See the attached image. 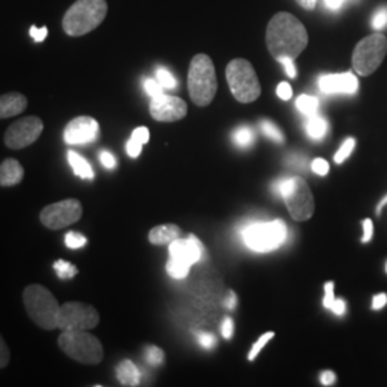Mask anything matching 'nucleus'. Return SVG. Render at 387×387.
Listing matches in <instances>:
<instances>
[{
  "label": "nucleus",
  "instance_id": "1",
  "mask_svg": "<svg viewBox=\"0 0 387 387\" xmlns=\"http://www.w3.org/2000/svg\"><path fill=\"white\" fill-rule=\"evenodd\" d=\"M266 42L270 53L275 59H296L307 48L308 34L304 25L296 16L280 12L268 22Z\"/></svg>",
  "mask_w": 387,
  "mask_h": 387
},
{
  "label": "nucleus",
  "instance_id": "2",
  "mask_svg": "<svg viewBox=\"0 0 387 387\" xmlns=\"http://www.w3.org/2000/svg\"><path fill=\"white\" fill-rule=\"evenodd\" d=\"M106 12V0H77L63 16V30L68 36L86 34L103 22Z\"/></svg>",
  "mask_w": 387,
  "mask_h": 387
},
{
  "label": "nucleus",
  "instance_id": "3",
  "mask_svg": "<svg viewBox=\"0 0 387 387\" xmlns=\"http://www.w3.org/2000/svg\"><path fill=\"white\" fill-rule=\"evenodd\" d=\"M272 191L283 197L294 221H307L315 214V198H312L307 182L303 178H280L277 182L272 183Z\"/></svg>",
  "mask_w": 387,
  "mask_h": 387
},
{
  "label": "nucleus",
  "instance_id": "4",
  "mask_svg": "<svg viewBox=\"0 0 387 387\" xmlns=\"http://www.w3.org/2000/svg\"><path fill=\"white\" fill-rule=\"evenodd\" d=\"M218 89L215 68L206 53H198L192 58L188 70V90L197 106H208L215 98Z\"/></svg>",
  "mask_w": 387,
  "mask_h": 387
},
{
  "label": "nucleus",
  "instance_id": "5",
  "mask_svg": "<svg viewBox=\"0 0 387 387\" xmlns=\"http://www.w3.org/2000/svg\"><path fill=\"white\" fill-rule=\"evenodd\" d=\"M23 304L34 324L43 330L58 328L61 306L46 287L41 284L28 286L23 291Z\"/></svg>",
  "mask_w": 387,
  "mask_h": 387
},
{
  "label": "nucleus",
  "instance_id": "6",
  "mask_svg": "<svg viewBox=\"0 0 387 387\" xmlns=\"http://www.w3.org/2000/svg\"><path fill=\"white\" fill-rule=\"evenodd\" d=\"M58 343L66 356L82 364L95 366L103 359L102 343L88 331H62Z\"/></svg>",
  "mask_w": 387,
  "mask_h": 387
},
{
  "label": "nucleus",
  "instance_id": "7",
  "mask_svg": "<svg viewBox=\"0 0 387 387\" xmlns=\"http://www.w3.org/2000/svg\"><path fill=\"white\" fill-rule=\"evenodd\" d=\"M232 97L241 103H251L261 95V85L252 65L246 59H232L226 69Z\"/></svg>",
  "mask_w": 387,
  "mask_h": 387
},
{
  "label": "nucleus",
  "instance_id": "8",
  "mask_svg": "<svg viewBox=\"0 0 387 387\" xmlns=\"http://www.w3.org/2000/svg\"><path fill=\"white\" fill-rule=\"evenodd\" d=\"M244 244L255 252H270L277 250L287 239V226L281 219L252 223L243 232Z\"/></svg>",
  "mask_w": 387,
  "mask_h": 387
},
{
  "label": "nucleus",
  "instance_id": "9",
  "mask_svg": "<svg viewBox=\"0 0 387 387\" xmlns=\"http://www.w3.org/2000/svg\"><path fill=\"white\" fill-rule=\"evenodd\" d=\"M387 53V38L381 33L368 34L361 39L353 52V68L361 77L372 75L381 65Z\"/></svg>",
  "mask_w": 387,
  "mask_h": 387
},
{
  "label": "nucleus",
  "instance_id": "10",
  "mask_svg": "<svg viewBox=\"0 0 387 387\" xmlns=\"http://www.w3.org/2000/svg\"><path fill=\"white\" fill-rule=\"evenodd\" d=\"M99 324V312L89 304L70 301L61 306L58 328L62 331H88Z\"/></svg>",
  "mask_w": 387,
  "mask_h": 387
},
{
  "label": "nucleus",
  "instance_id": "11",
  "mask_svg": "<svg viewBox=\"0 0 387 387\" xmlns=\"http://www.w3.org/2000/svg\"><path fill=\"white\" fill-rule=\"evenodd\" d=\"M83 212L82 204L75 198H68L45 207L39 215L41 223L49 230H62L78 223Z\"/></svg>",
  "mask_w": 387,
  "mask_h": 387
},
{
  "label": "nucleus",
  "instance_id": "12",
  "mask_svg": "<svg viewBox=\"0 0 387 387\" xmlns=\"http://www.w3.org/2000/svg\"><path fill=\"white\" fill-rule=\"evenodd\" d=\"M43 132V122L38 117H26L9 126L5 143L10 150H22L32 145Z\"/></svg>",
  "mask_w": 387,
  "mask_h": 387
},
{
  "label": "nucleus",
  "instance_id": "13",
  "mask_svg": "<svg viewBox=\"0 0 387 387\" xmlns=\"http://www.w3.org/2000/svg\"><path fill=\"white\" fill-rule=\"evenodd\" d=\"M99 134L101 129L97 119L92 117H78L66 125L63 139L69 145H85L95 142Z\"/></svg>",
  "mask_w": 387,
  "mask_h": 387
},
{
  "label": "nucleus",
  "instance_id": "14",
  "mask_svg": "<svg viewBox=\"0 0 387 387\" xmlns=\"http://www.w3.org/2000/svg\"><path fill=\"white\" fill-rule=\"evenodd\" d=\"M150 112L155 121L159 122H175L182 119L188 112L186 101L172 95H159L152 98L150 103Z\"/></svg>",
  "mask_w": 387,
  "mask_h": 387
},
{
  "label": "nucleus",
  "instance_id": "15",
  "mask_svg": "<svg viewBox=\"0 0 387 387\" xmlns=\"http://www.w3.org/2000/svg\"><path fill=\"white\" fill-rule=\"evenodd\" d=\"M319 88L326 95H355L359 89V81L350 72L333 73V75H321L319 78Z\"/></svg>",
  "mask_w": 387,
  "mask_h": 387
},
{
  "label": "nucleus",
  "instance_id": "16",
  "mask_svg": "<svg viewBox=\"0 0 387 387\" xmlns=\"http://www.w3.org/2000/svg\"><path fill=\"white\" fill-rule=\"evenodd\" d=\"M170 255L192 266L201 261L202 255H204V247L195 235H190L183 239L177 238L170 244Z\"/></svg>",
  "mask_w": 387,
  "mask_h": 387
},
{
  "label": "nucleus",
  "instance_id": "17",
  "mask_svg": "<svg viewBox=\"0 0 387 387\" xmlns=\"http://www.w3.org/2000/svg\"><path fill=\"white\" fill-rule=\"evenodd\" d=\"M28 106V99L19 92L5 94L0 98V118H12L14 115L22 114Z\"/></svg>",
  "mask_w": 387,
  "mask_h": 387
},
{
  "label": "nucleus",
  "instance_id": "18",
  "mask_svg": "<svg viewBox=\"0 0 387 387\" xmlns=\"http://www.w3.org/2000/svg\"><path fill=\"white\" fill-rule=\"evenodd\" d=\"M25 171L19 161L13 158L5 159L0 165V186L2 187H12L17 186L23 179Z\"/></svg>",
  "mask_w": 387,
  "mask_h": 387
},
{
  "label": "nucleus",
  "instance_id": "19",
  "mask_svg": "<svg viewBox=\"0 0 387 387\" xmlns=\"http://www.w3.org/2000/svg\"><path fill=\"white\" fill-rule=\"evenodd\" d=\"M181 235V228L175 224H162L158 227H154L150 234H148V239L150 243L154 246H165V244H171L172 241H175L177 238H179Z\"/></svg>",
  "mask_w": 387,
  "mask_h": 387
},
{
  "label": "nucleus",
  "instance_id": "20",
  "mask_svg": "<svg viewBox=\"0 0 387 387\" xmlns=\"http://www.w3.org/2000/svg\"><path fill=\"white\" fill-rule=\"evenodd\" d=\"M117 379L122 386H139L141 372L135 363H132L131 360H123L117 368Z\"/></svg>",
  "mask_w": 387,
  "mask_h": 387
},
{
  "label": "nucleus",
  "instance_id": "21",
  "mask_svg": "<svg viewBox=\"0 0 387 387\" xmlns=\"http://www.w3.org/2000/svg\"><path fill=\"white\" fill-rule=\"evenodd\" d=\"M68 162L70 165L72 171L75 172L79 178L90 179V181L95 178V174H94V170H92V167H90V163L83 157L77 154L75 151L68 152Z\"/></svg>",
  "mask_w": 387,
  "mask_h": 387
},
{
  "label": "nucleus",
  "instance_id": "22",
  "mask_svg": "<svg viewBox=\"0 0 387 387\" xmlns=\"http://www.w3.org/2000/svg\"><path fill=\"white\" fill-rule=\"evenodd\" d=\"M327 131H328V123L323 117L316 114V115H311L307 118L306 132L311 139H315V141L323 139L327 135Z\"/></svg>",
  "mask_w": 387,
  "mask_h": 387
},
{
  "label": "nucleus",
  "instance_id": "23",
  "mask_svg": "<svg viewBox=\"0 0 387 387\" xmlns=\"http://www.w3.org/2000/svg\"><path fill=\"white\" fill-rule=\"evenodd\" d=\"M167 272L171 275L172 279L175 280H182V279H186L187 275L190 274V268L191 266L186 261H182V260H178V258L175 257H170V260L167 263Z\"/></svg>",
  "mask_w": 387,
  "mask_h": 387
},
{
  "label": "nucleus",
  "instance_id": "24",
  "mask_svg": "<svg viewBox=\"0 0 387 387\" xmlns=\"http://www.w3.org/2000/svg\"><path fill=\"white\" fill-rule=\"evenodd\" d=\"M255 134L250 126H239L232 134V141L239 148H248L254 143Z\"/></svg>",
  "mask_w": 387,
  "mask_h": 387
},
{
  "label": "nucleus",
  "instance_id": "25",
  "mask_svg": "<svg viewBox=\"0 0 387 387\" xmlns=\"http://www.w3.org/2000/svg\"><path fill=\"white\" fill-rule=\"evenodd\" d=\"M319 105H320L319 99L316 97H311V95H300L296 101L297 109L306 117L316 115L317 110H319Z\"/></svg>",
  "mask_w": 387,
  "mask_h": 387
},
{
  "label": "nucleus",
  "instance_id": "26",
  "mask_svg": "<svg viewBox=\"0 0 387 387\" xmlns=\"http://www.w3.org/2000/svg\"><path fill=\"white\" fill-rule=\"evenodd\" d=\"M260 129L263 131V134L270 138L271 141L274 142H279V143H283L284 142V134L280 131L279 126L272 123L271 121L268 119H261L260 121Z\"/></svg>",
  "mask_w": 387,
  "mask_h": 387
},
{
  "label": "nucleus",
  "instance_id": "27",
  "mask_svg": "<svg viewBox=\"0 0 387 387\" xmlns=\"http://www.w3.org/2000/svg\"><path fill=\"white\" fill-rule=\"evenodd\" d=\"M155 79L162 85L163 89H167V90H172L178 85V82H177V79H175V77L172 75V73L168 69L161 68V66L157 68Z\"/></svg>",
  "mask_w": 387,
  "mask_h": 387
},
{
  "label": "nucleus",
  "instance_id": "28",
  "mask_svg": "<svg viewBox=\"0 0 387 387\" xmlns=\"http://www.w3.org/2000/svg\"><path fill=\"white\" fill-rule=\"evenodd\" d=\"M53 270L57 271L58 274V277L62 279V280H68V279H72V277H75V275L78 274V268L77 266H73L65 260H58L57 263L53 264Z\"/></svg>",
  "mask_w": 387,
  "mask_h": 387
},
{
  "label": "nucleus",
  "instance_id": "29",
  "mask_svg": "<svg viewBox=\"0 0 387 387\" xmlns=\"http://www.w3.org/2000/svg\"><path fill=\"white\" fill-rule=\"evenodd\" d=\"M143 355H145L146 363L151 364V366H159L165 359L163 352L157 346H146Z\"/></svg>",
  "mask_w": 387,
  "mask_h": 387
},
{
  "label": "nucleus",
  "instance_id": "30",
  "mask_svg": "<svg viewBox=\"0 0 387 387\" xmlns=\"http://www.w3.org/2000/svg\"><path fill=\"white\" fill-rule=\"evenodd\" d=\"M355 145H356V139L355 138H347L344 141V143L339 148V151L336 152L335 162L336 163H343L350 155H352V152L355 150Z\"/></svg>",
  "mask_w": 387,
  "mask_h": 387
},
{
  "label": "nucleus",
  "instance_id": "31",
  "mask_svg": "<svg viewBox=\"0 0 387 387\" xmlns=\"http://www.w3.org/2000/svg\"><path fill=\"white\" fill-rule=\"evenodd\" d=\"M65 244L68 248L70 250H77V248H82L86 244V237H83L81 232L77 231H70L65 235Z\"/></svg>",
  "mask_w": 387,
  "mask_h": 387
},
{
  "label": "nucleus",
  "instance_id": "32",
  "mask_svg": "<svg viewBox=\"0 0 387 387\" xmlns=\"http://www.w3.org/2000/svg\"><path fill=\"white\" fill-rule=\"evenodd\" d=\"M274 337V333L272 331H268V333H266V335H263L260 339H258L254 344H252V347H251V350H250V353H248V360L250 361H252L258 355H260V352L263 350V347L271 340Z\"/></svg>",
  "mask_w": 387,
  "mask_h": 387
},
{
  "label": "nucleus",
  "instance_id": "33",
  "mask_svg": "<svg viewBox=\"0 0 387 387\" xmlns=\"http://www.w3.org/2000/svg\"><path fill=\"white\" fill-rule=\"evenodd\" d=\"M143 89L151 98H157V97L162 95L163 90H165L157 79H151V78H146L143 81Z\"/></svg>",
  "mask_w": 387,
  "mask_h": 387
},
{
  "label": "nucleus",
  "instance_id": "34",
  "mask_svg": "<svg viewBox=\"0 0 387 387\" xmlns=\"http://www.w3.org/2000/svg\"><path fill=\"white\" fill-rule=\"evenodd\" d=\"M372 26L376 30H381L387 26V8H380L372 19Z\"/></svg>",
  "mask_w": 387,
  "mask_h": 387
},
{
  "label": "nucleus",
  "instance_id": "35",
  "mask_svg": "<svg viewBox=\"0 0 387 387\" xmlns=\"http://www.w3.org/2000/svg\"><path fill=\"white\" fill-rule=\"evenodd\" d=\"M336 301L335 299V283L328 281L324 284V300H323V306L326 308H331L333 303Z\"/></svg>",
  "mask_w": 387,
  "mask_h": 387
},
{
  "label": "nucleus",
  "instance_id": "36",
  "mask_svg": "<svg viewBox=\"0 0 387 387\" xmlns=\"http://www.w3.org/2000/svg\"><path fill=\"white\" fill-rule=\"evenodd\" d=\"M131 138H132L134 141L139 142L141 145L148 143V141H150V131H148V128H146V126H138L137 129H134V132H132Z\"/></svg>",
  "mask_w": 387,
  "mask_h": 387
},
{
  "label": "nucleus",
  "instance_id": "37",
  "mask_svg": "<svg viewBox=\"0 0 387 387\" xmlns=\"http://www.w3.org/2000/svg\"><path fill=\"white\" fill-rule=\"evenodd\" d=\"M311 170L315 171L316 174L324 177V175L328 174V171H330V165H328V162H327L326 159L317 158V159H315V161L311 162Z\"/></svg>",
  "mask_w": 387,
  "mask_h": 387
},
{
  "label": "nucleus",
  "instance_id": "38",
  "mask_svg": "<svg viewBox=\"0 0 387 387\" xmlns=\"http://www.w3.org/2000/svg\"><path fill=\"white\" fill-rule=\"evenodd\" d=\"M99 161L106 170H114L117 167V159L109 151H101Z\"/></svg>",
  "mask_w": 387,
  "mask_h": 387
},
{
  "label": "nucleus",
  "instance_id": "39",
  "mask_svg": "<svg viewBox=\"0 0 387 387\" xmlns=\"http://www.w3.org/2000/svg\"><path fill=\"white\" fill-rule=\"evenodd\" d=\"M279 62L284 66L288 78L294 79V78L297 77V68H296V65H294V59H291V58H281V59H279Z\"/></svg>",
  "mask_w": 387,
  "mask_h": 387
},
{
  "label": "nucleus",
  "instance_id": "40",
  "mask_svg": "<svg viewBox=\"0 0 387 387\" xmlns=\"http://www.w3.org/2000/svg\"><path fill=\"white\" fill-rule=\"evenodd\" d=\"M142 146L143 145H141L139 142L134 141L132 138H129V141L126 142V152L131 158H138L142 151Z\"/></svg>",
  "mask_w": 387,
  "mask_h": 387
},
{
  "label": "nucleus",
  "instance_id": "41",
  "mask_svg": "<svg viewBox=\"0 0 387 387\" xmlns=\"http://www.w3.org/2000/svg\"><path fill=\"white\" fill-rule=\"evenodd\" d=\"M29 34L32 36V39H33L34 42L41 43V42H43V41L46 39V36H48V28L43 26V28L38 29L36 26H32L30 30H29Z\"/></svg>",
  "mask_w": 387,
  "mask_h": 387
},
{
  "label": "nucleus",
  "instance_id": "42",
  "mask_svg": "<svg viewBox=\"0 0 387 387\" xmlns=\"http://www.w3.org/2000/svg\"><path fill=\"white\" fill-rule=\"evenodd\" d=\"M232 333H234V321L231 317H226L223 326H221V335H223L224 339L230 340L232 337Z\"/></svg>",
  "mask_w": 387,
  "mask_h": 387
},
{
  "label": "nucleus",
  "instance_id": "43",
  "mask_svg": "<svg viewBox=\"0 0 387 387\" xmlns=\"http://www.w3.org/2000/svg\"><path fill=\"white\" fill-rule=\"evenodd\" d=\"M277 95H279V98L283 99V101L291 99V97H292V89H291L290 83L281 82V83L277 86Z\"/></svg>",
  "mask_w": 387,
  "mask_h": 387
},
{
  "label": "nucleus",
  "instance_id": "44",
  "mask_svg": "<svg viewBox=\"0 0 387 387\" xmlns=\"http://www.w3.org/2000/svg\"><path fill=\"white\" fill-rule=\"evenodd\" d=\"M373 223H372V219H364L363 221V231H364V234H363V238H361V243H368L372 239V237H373Z\"/></svg>",
  "mask_w": 387,
  "mask_h": 387
},
{
  "label": "nucleus",
  "instance_id": "45",
  "mask_svg": "<svg viewBox=\"0 0 387 387\" xmlns=\"http://www.w3.org/2000/svg\"><path fill=\"white\" fill-rule=\"evenodd\" d=\"M198 340H199V344L204 348H212L215 346V337L211 333H201Z\"/></svg>",
  "mask_w": 387,
  "mask_h": 387
},
{
  "label": "nucleus",
  "instance_id": "46",
  "mask_svg": "<svg viewBox=\"0 0 387 387\" xmlns=\"http://www.w3.org/2000/svg\"><path fill=\"white\" fill-rule=\"evenodd\" d=\"M387 304V294L380 292L377 294L376 297H373V303H372V308L373 310H380Z\"/></svg>",
  "mask_w": 387,
  "mask_h": 387
},
{
  "label": "nucleus",
  "instance_id": "47",
  "mask_svg": "<svg viewBox=\"0 0 387 387\" xmlns=\"http://www.w3.org/2000/svg\"><path fill=\"white\" fill-rule=\"evenodd\" d=\"M320 381H321L323 386H331V384H335V381H336V375H335L333 372L326 370V372L321 373Z\"/></svg>",
  "mask_w": 387,
  "mask_h": 387
},
{
  "label": "nucleus",
  "instance_id": "48",
  "mask_svg": "<svg viewBox=\"0 0 387 387\" xmlns=\"http://www.w3.org/2000/svg\"><path fill=\"white\" fill-rule=\"evenodd\" d=\"M0 350H2V360H0V367H6L8 366V363H9V357H10V355H9V350H8V346L5 344V341L2 340L0 341Z\"/></svg>",
  "mask_w": 387,
  "mask_h": 387
},
{
  "label": "nucleus",
  "instance_id": "49",
  "mask_svg": "<svg viewBox=\"0 0 387 387\" xmlns=\"http://www.w3.org/2000/svg\"><path fill=\"white\" fill-rule=\"evenodd\" d=\"M330 310L333 311L335 315H337V316H343L344 312H346V303L343 300H336L333 303V306H331Z\"/></svg>",
  "mask_w": 387,
  "mask_h": 387
},
{
  "label": "nucleus",
  "instance_id": "50",
  "mask_svg": "<svg viewBox=\"0 0 387 387\" xmlns=\"http://www.w3.org/2000/svg\"><path fill=\"white\" fill-rule=\"evenodd\" d=\"M224 306L228 310H234L237 307V294L234 291L228 292V296L224 299Z\"/></svg>",
  "mask_w": 387,
  "mask_h": 387
},
{
  "label": "nucleus",
  "instance_id": "51",
  "mask_svg": "<svg viewBox=\"0 0 387 387\" xmlns=\"http://www.w3.org/2000/svg\"><path fill=\"white\" fill-rule=\"evenodd\" d=\"M346 2H347V0H324L326 6L330 10H339V9H341Z\"/></svg>",
  "mask_w": 387,
  "mask_h": 387
},
{
  "label": "nucleus",
  "instance_id": "52",
  "mask_svg": "<svg viewBox=\"0 0 387 387\" xmlns=\"http://www.w3.org/2000/svg\"><path fill=\"white\" fill-rule=\"evenodd\" d=\"M297 3L307 10H312L317 5V0H297Z\"/></svg>",
  "mask_w": 387,
  "mask_h": 387
},
{
  "label": "nucleus",
  "instance_id": "53",
  "mask_svg": "<svg viewBox=\"0 0 387 387\" xmlns=\"http://www.w3.org/2000/svg\"><path fill=\"white\" fill-rule=\"evenodd\" d=\"M387 204V195L380 201V204L377 206V214H380L381 212V210H383V207Z\"/></svg>",
  "mask_w": 387,
  "mask_h": 387
},
{
  "label": "nucleus",
  "instance_id": "54",
  "mask_svg": "<svg viewBox=\"0 0 387 387\" xmlns=\"http://www.w3.org/2000/svg\"><path fill=\"white\" fill-rule=\"evenodd\" d=\"M386 271H387V264H386Z\"/></svg>",
  "mask_w": 387,
  "mask_h": 387
}]
</instances>
